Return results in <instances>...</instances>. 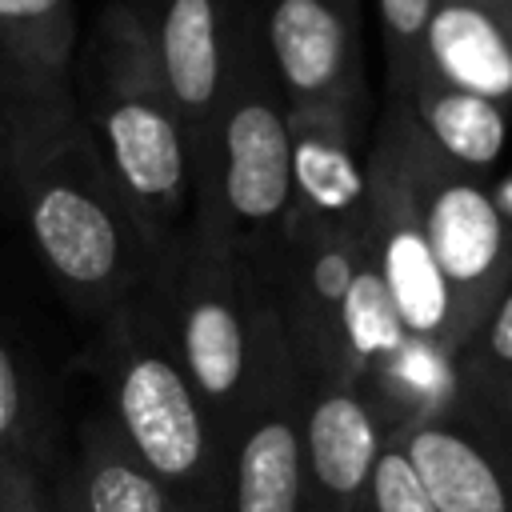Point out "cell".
Returning <instances> with one entry per match:
<instances>
[{
    "label": "cell",
    "mask_w": 512,
    "mask_h": 512,
    "mask_svg": "<svg viewBox=\"0 0 512 512\" xmlns=\"http://www.w3.org/2000/svg\"><path fill=\"white\" fill-rule=\"evenodd\" d=\"M144 296L224 448L260 408L304 384L264 276L188 228L160 252Z\"/></svg>",
    "instance_id": "6da1fadb"
},
{
    "label": "cell",
    "mask_w": 512,
    "mask_h": 512,
    "mask_svg": "<svg viewBox=\"0 0 512 512\" xmlns=\"http://www.w3.org/2000/svg\"><path fill=\"white\" fill-rule=\"evenodd\" d=\"M72 96L112 184L164 252L192 216V164L180 108L124 4L104 0L72 60Z\"/></svg>",
    "instance_id": "7a4b0ae2"
},
{
    "label": "cell",
    "mask_w": 512,
    "mask_h": 512,
    "mask_svg": "<svg viewBox=\"0 0 512 512\" xmlns=\"http://www.w3.org/2000/svg\"><path fill=\"white\" fill-rule=\"evenodd\" d=\"M4 212L20 220L60 296L96 324L136 300L156 276L160 252L80 120L32 164Z\"/></svg>",
    "instance_id": "3957f363"
},
{
    "label": "cell",
    "mask_w": 512,
    "mask_h": 512,
    "mask_svg": "<svg viewBox=\"0 0 512 512\" xmlns=\"http://www.w3.org/2000/svg\"><path fill=\"white\" fill-rule=\"evenodd\" d=\"M92 368L108 396V424L172 504L180 512H220L224 440L144 292L100 324Z\"/></svg>",
    "instance_id": "277c9868"
},
{
    "label": "cell",
    "mask_w": 512,
    "mask_h": 512,
    "mask_svg": "<svg viewBox=\"0 0 512 512\" xmlns=\"http://www.w3.org/2000/svg\"><path fill=\"white\" fill-rule=\"evenodd\" d=\"M292 212L288 104L248 32L204 160L192 168L188 232L252 268L264 264Z\"/></svg>",
    "instance_id": "5b68a950"
},
{
    "label": "cell",
    "mask_w": 512,
    "mask_h": 512,
    "mask_svg": "<svg viewBox=\"0 0 512 512\" xmlns=\"http://www.w3.org/2000/svg\"><path fill=\"white\" fill-rule=\"evenodd\" d=\"M380 124L396 144L424 236L432 244L468 340L484 308L512 276V224L496 200L492 180L444 160L396 104H388Z\"/></svg>",
    "instance_id": "8992f818"
},
{
    "label": "cell",
    "mask_w": 512,
    "mask_h": 512,
    "mask_svg": "<svg viewBox=\"0 0 512 512\" xmlns=\"http://www.w3.org/2000/svg\"><path fill=\"white\" fill-rule=\"evenodd\" d=\"M364 248L368 260L404 324V332L456 360L464 328L452 292L440 276L432 244L424 236L416 200L408 192L396 144L380 124L368 144V208H364Z\"/></svg>",
    "instance_id": "52a82bcc"
},
{
    "label": "cell",
    "mask_w": 512,
    "mask_h": 512,
    "mask_svg": "<svg viewBox=\"0 0 512 512\" xmlns=\"http://www.w3.org/2000/svg\"><path fill=\"white\" fill-rule=\"evenodd\" d=\"M244 16L288 112L368 116L360 0H244Z\"/></svg>",
    "instance_id": "ba28073f"
},
{
    "label": "cell",
    "mask_w": 512,
    "mask_h": 512,
    "mask_svg": "<svg viewBox=\"0 0 512 512\" xmlns=\"http://www.w3.org/2000/svg\"><path fill=\"white\" fill-rule=\"evenodd\" d=\"M144 32L152 60L180 108L188 164L212 144L224 92L244 40V0H116Z\"/></svg>",
    "instance_id": "9c48e42d"
},
{
    "label": "cell",
    "mask_w": 512,
    "mask_h": 512,
    "mask_svg": "<svg viewBox=\"0 0 512 512\" xmlns=\"http://www.w3.org/2000/svg\"><path fill=\"white\" fill-rule=\"evenodd\" d=\"M364 264V228L332 232L284 224L256 268L272 292L284 340L304 380L340 376V316Z\"/></svg>",
    "instance_id": "30bf717a"
},
{
    "label": "cell",
    "mask_w": 512,
    "mask_h": 512,
    "mask_svg": "<svg viewBox=\"0 0 512 512\" xmlns=\"http://www.w3.org/2000/svg\"><path fill=\"white\" fill-rule=\"evenodd\" d=\"M392 436L436 512H512V452L468 380L452 408Z\"/></svg>",
    "instance_id": "8fae6325"
},
{
    "label": "cell",
    "mask_w": 512,
    "mask_h": 512,
    "mask_svg": "<svg viewBox=\"0 0 512 512\" xmlns=\"http://www.w3.org/2000/svg\"><path fill=\"white\" fill-rule=\"evenodd\" d=\"M312 512H364L372 468L392 436L376 404L348 380H304L300 408Z\"/></svg>",
    "instance_id": "7c38bea8"
},
{
    "label": "cell",
    "mask_w": 512,
    "mask_h": 512,
    "mask_svg": "<svg viewBox=\"0 0 512 512\" xmlns=\"http://www.w3.org/2000/svg\"><path fill=\"white\" fill-rule=\"evenodd\" d=\"M368 116L340 108L288 112V224L352 232L368 208Z\"/></svg>",
    "instance_id": "4fadbf2b"
},
{
    "label": "cell",
    "mask_w": 512,
    "mask_h": 512,
    "mask_svg": "<svg viewBox=\"0 0 512 512\" xmlns=\"http://www.w3.org/2000/svg\"><path fill=\"white\" fill-rule=\"evenodd\" d=\"M300 408L304 384L260 408L228 440L220 512H312Z\"/></svg>",
    "instance_id": "5bb4252c"
},
{
    "label": "cell",
    "mask_w": 512,
    "mask_h": 512,
    "mask_svg": "<svg viewBox=\"0 0 512 512\" xmlns=\"http://www.w3.org/2000/svg\"><path fill=\"white\" fill-rule=\"evenodd\" d=\"M420 64L440 80L508 108L512 104V16L476 0H440L420 44Z\"/></svg>",
    "instance_id": "9a60e30c"
},
{
    "label": "cell",
    "mask_w": 512,
    "mask_h": 512,
    "mask_svg": "<svg viewBox=\"0 0 512 512\" xmlns=\"http://www.w3.org/2000/svg\"><path fill=\"white\" fill-rule=\"evenodd\" d=\"M80 120L68 80H56L0 44V212L32 164Z\"/></svg>",
    "instance_id": "2e32d148"
},
{
    "label": "cell",
    "mask_w": 512,
    "mask_h": 512,
    "mask_svg": "<svg viewBox=\"0 0 512 512\" xmlns=\"http://www.w3.org/2000/svg\"><path fill=\"white\" fill-rule=\"evenodd\" d=\"M388 104H396L444 160H452L468 172L488 176L496 168V160L504 156L508 108L440 80L424 64H416L404 96L388 100Z\"/></svg>",
    "instance_id": "e0dca14e"
},
{
    "label": "cell",
    "mask_w": 512,
    "mask_h": 512,
    "mask_svg": "<svg viewBox=\"0 0 512 512\" xmlns=\"http://www.w3.org/2000/svg\"><path fill=\"white\" fill-rule=\"evenodd\" d=\"M60 488L76 512H180L160 480L124 448L108 416L84 420L72 472Z\"/></svg>",
    "instance_id": "ac0fdd59"
},
{
    "label": "cell",
    "mask_w": 512,
    "mask_h": 512,
    "mask_svg": "<svg viewBox=\"0 0 512 512\" xmlns=\"http://www.w3.org/2000/svg\"><path fill=\"white\" fill-rule=\"evenodd\" d=\"M408 344L412 336L404 332L364 248V264L348 288L344 316H340V380L356 384L360 392L372 388L408 352Z\"/></svg>",
    "instance_id": "d6986e66"
},
{
    "label": "cell",
    "mask_w": 512,
    "mask_h": 512,
    "mask_svg": "<svg viewBox=\"0 0 512 512\" xmlns=\"http://www.w3.org/2000/svg\"><path fill=\"white\" fill-rule=\"evenodd\" d=\"M0 44L40 72L72 84L80 44L72 0H0Z\"/></svg>",
    "instance_id": "ffe728a7"
},
{
    "label": "cell",
    "mask_w": 512,
    "mask_h": 512,
    "mask_svg": "<svg viewBox=\"0 0 512 512\" xmlns=\"http://www.w3.org/2000/svg\"><path fill=\"white\" fill-rule=\"evenodd\" d=\"M456 368L464 380L512 388V276L496 292V300L484 308L476 328L456 352Z\"/></svg>",
    "instance_id": "44dd1931"
},
{
    "label": "cell",
    "mask_w": 512,
    "mask_h": 512,
    "mask_svg": "<svg viewBox=\"0 0 512 512\" xmlns=\"http://www.w3.org/2000/svg\"><path fill=\"white\" fill-rule=\"evenodd\" d=\"M36 452H40L36 400L16 352L0 336V460L16 468H36Z\"/></svg>",
    "instance_id": "7402d4cb"
},
{
    "label": "cell",
    "mask_w": 512,
    "mask_h": 512,
    "mask_svg": "<svg viewBox=\"0 0 512 512\" xmlns=\"http://www.w3.org/2000/svg\"><path fill=\"white\" fill-rule=\"evenodd\" d=\"M436 4L440 0H376L380 44H384V64H388V100L404 96L420 64V44H424Z\"/></svg>",
    "instance_id": "603a6c76"
},
{
    "label": "cell",
    "mask_w": 512,
    "mask_h": 512,
    "mask_svg": "<svg viewBox=\"0 0 512 512\" xmlns=\"http://www.w3.org/2000/svg\"><path fill=\"white\" fill-rule=\"evenodd\" d=\"M364 512H436L396 436H388L384 448H380V460L372 468L368 508Z\"/></svg>",
    "instance_id": "cb8c5ba5"
},
{
    "label": "cell",
    "mask_w": 512,
    "mask_h": 512,
    "mask_svg": "<svg viewBox=\"0 0 512 512\" xmlns=\"http://www.w3.org/2000/svg\"><path fill=\"white\" fill-rule=\"evenodd\" d=\"M0 512H52L36 468L4 464V472H0Z\"/></svg>",
    "instance_id": "d4e9b609"
},
{
    "label": "cell",
    "mask_w": 512,
    "mask_h": 512,
    "mask_svg": "<svg viewBox=\"0 0 512 512\" xmlns=\"http://www.w3.org/2000/svg\"><path fill=\"white\" fill-rule=\"evenodd\" d=\"M468 388L484 400V408H488L492 420L500 424V432H504V440H508V452H512V388H492V384H476V380H468Z\"/></svg>",
    "instance_id": "484cf974"
},
{
    "label": "cell",
    "mask_w": 512,
    "mask_h": 512,
    "mask_svg": "<svg viewBox=\"0 0 512 512\" xmlns=\"http://www.w3.org/2000/svg\"><path fill=\"white\" fill-rule=\"evenodd\" d=\"M48 504H52V512H76V508H72V500H68V492H64V488H56V500H48Z\"/></svg>",
    "instance_id": "4316f807"
},
{
    "label": "cell",
    "mask_w": 512,
    "mask_h": 512,
    "mask_svg": "<svg viewBox=\"0 0 512 512\" xmlns=\"http://www.w3.org/2000/svg\"><path fill=\"white\" fill-rule=\"evenodd\" d=\"M476 4H488V8H496L504 16H512V0H476Z\"/></svg>",
    "instance_id": "83f0119b"
},
{
    "label": "cell",
    "mask_w": 512,
    "mask_h": 512,
    "mask_svg": "<svg viewBox=\"0 0 512 512\" xmlns=\"http://www.w3.org/2000/svg\"><path fill=\"white\" fill-rule=\"evenodd\" d=\"M0 472H4V460H0Z\"/></svg>",
    "instance_id": "f1b7e54d"
}]
</instances>
